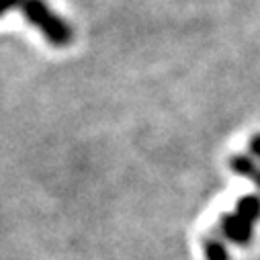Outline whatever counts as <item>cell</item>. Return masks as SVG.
Instances as JSON below:
<instances>
[{
	"label": "cell",
	"mask_w": 260,
	"mask_h": 260,
	"mask_svg": "<svg viewBox=\"0 0 260 260\" xmlns=\"http://www.w3.org/2000/svg\"><path fill=\"white\" fill-rule=\"evenodd\" d=\"M21 11H23L25 17L45 35V39H47L51 45H55V47H66V45L72 41L74 33H72L70 25L63 21V19H59L57 15H53V13L47 9V5L43 3V0H25V5H23Z\"/></svg>",
	"instance_id": "obj_1"
},
{
	"label": "cell",
	"mask_w": 260,
	"mask_h": 260,
	"mask_svg": "<svg viewBox=\"0 0 260 260\" xmlns=\"http://www.w3.org/2000/svg\"><path fill=\"white\" fill-rule=\"evenodd\" d=\"M219 230L223 238L236 246H248L254 238V223L244 219L242 215L234 213H223L219 219Z\"/></svg>",
	"instance_id": "obj_2"
},
{
	"label": "cell",
	"mask_w": 260,
	"mask_h": 260,
	"mask_svg": "<svg viewBox=\"0 0 260 260\" xmlns=\"http://www.w3.org/2000/svg\"><path fill=\"white\" fill-rule=\"evenodd\" d=\"M230 168L234 174L238 176H244L248 178L250 182H254L260 190V166L256 164V160L252 156H246V154H238V156H232L230 160Z\"/></svg>",
	"instance_id": "obj_3"
},
{
	"label": "cell",
	"mask_w": 260,
	"mask_h": 260,
	"mask_svg": "<svg viewBox=\"0 0 260 260\" xmlns=\"http://www.w3.org/2000/svg\"><path fill=\"white\" fill-rule=\"evenodd\" d=\"M23 5H25V0H0V15H3L5 11H9V9H13V7L23 9Z\"/></svg>",
	"instance_id": "obj_7"
},
{
	"label": "cell",
	"mask_w": 260,
	"mask_h": 260,
	"mask_svg": "<svg viewBox=\"0 0 260 260\" xmlns=\"http://www.w3.org/2000/svg\"><path fill=\"white\" fill-rule=\"evenodd\" d=\"M236 213L252 223L260 221V197L258 194H246V197H242L236 203Z\"/></svg>",
	"instance_id": "obj_4"
},
{
	"label": "cell",
	"mask_w": 260,
	"mask_h": 260,
	"mask_svg": "<svg viewBox=\"0 0 260 260\" xmlns=\"http://www.w3.org/2000/svg\"><path fill=\"white\" fill-rule=\"evenodd\" d=\"M248 148H250V152L254 154V158H258V160H260V134H256V136H252V138H250Z\"/></svg>",
	"instance_id": "obj_6"
},
{
	"label": "cell",
	"mask_w": 260,
	"mask_h": 260,
	"mask_svg": "<svg viewBox=\"0 0 260 260\" xmlns=\"http://www.w3.org/2000/svg\"><path fill=\"white\" fill-rule=\"evenodd\" d=\"M203 250H205V260H232L228 246L217 238H207Z\"/></svg>",
	"instance_id": "obj_5"
}]
</instances>
